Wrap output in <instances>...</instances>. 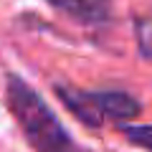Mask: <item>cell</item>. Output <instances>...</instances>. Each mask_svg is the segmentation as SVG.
Wrapping results in <instances>:
<instances>
[{"instance_id": "cell-1", "label": "cell", "mask_w": 152, "mask_h": 152, "mask_svg": "<svg viewBox=\"0 0 152 152\" xmlns=\"http://www.w3.org/2000/svg\"><path fill=\"white\" fill-rule=\"evenodd\" d=\"M5 99L13 117L20 124L23 134L28 137L36 152H84L71 140L69 132L61 127V122L48 109V104L41 99V94L33 86H28L20 76L15 74L8 76Z\"/></svg>"}, {"instance_id": "cell-2", "label": "cell", "mask_w": 152, "mask_h": 152, "mask_svg": "<svg viewBox=\"0 0 152 152\" xmlns=\"http://www.w3.org/2000/svg\"><path fill=\"white\" fill-rule=\"evenodd\" d=\"M56 94H58V99L74 112L76 119H81L84 124H89V127H102L104 112H102V107H99V102H96L94 94L79 91V89H71V86H56Z\"/></svg>"}, {"instance_id": "cell-3", "label": "cell", "mask_w": 152, "mask_h": 152, "mask_svg": "<svg viewBox=\"0 0 152 152\" xmlns=\"http://www.w3.org/2000/svg\"><path fill=\"white\" fill-rule=\"evenodd\" d=\"M94 96H96L104 117H109V119L129 122L134 117H140V112H142L140 102L124 91H94Z\"/></svg>"}, {"instance_id": "cell-4", "label": "cell", "mask_w": 152, "mask_h": 152, "mask_svg": "<svg viewBox=\"0 0 152 152\" xmlns=\"http://www.w3.org/2000/svg\"><path fill=\"white\" fill-rule=\"evenodd\" d=\"M51 3L61 10H66L69 15L86 23L104 20L109 13V0H51Z\"/></svg>"}, {"instance_id": "cell-5", "label": "cell", "mask_w": 152, "mask_h": 152, "mask_svg": "<svg viewBox=\"0 0 152 152\" xmlns=\"http://www.w3.org/2000/svg\"><path fill=\"white\" fill-rule=\"evenodd\" d=\"M134 33H137V46H140V53L145 56V58L152 61V18H137Z\"/></svg>"}, {"instance_id": "cell-6", "label": "cell", "mask_w": 152, "mask_h": 152, "mask_svg": "<svg viewBox=\"0 0 152 152\" xmlns=\"http://www.w3.org/2000/svg\"><path fill=\"white\" fill-rule=\"evenodd\" d=\"M119 132H122L129 142H134V145H140V147H145V150L152 152V124H147V127L119 124Z\"/></svg>"}]
</instances>
